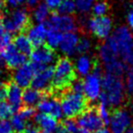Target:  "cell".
<instances>
[{"label": "cell", "instance_id": "obj_29", "mask_svg": "<svg viewBox=\"0 0 133 133\" xmlns=\"http://www.w3.org/2000/svg\"><path fill=\"white\" fill-rule=\"evenodd\" d=\"M1 19H0V50L4 48L5 46H7L8 44H10L12 41V33L8 32L4 29Z\"/></svg>", "mask_w": 133, "mask_h": 133}, {"label": "cell", "instance_id": "obj_34", "mask_svg": "<svg viewBox=\"0 0 133 133\" xmlns=\"http://www.w3.org/2000/svg\"><path fill=\"white\" fill-rule=\"evenodd\" d=\"M90 47H91L90 40L87 39V38H81V39H79L78 42H77L75 52H77L79 54L83 55V54H85V53H87L88 51L90 50Z\"/></svg>", "mask_w": 133, "mask_h": 133}, {"label": "cell", "instance_id": "obj_6", "mask_svg": "<svg viewBox=\"0 0 133 133\" xmlns=\"http://www.w3.org/2000/svg\"><path fill=\"white\" fill-rule=\"evenodd\" d=\"M54 75V66H45L43 70L36 72L30 82L31 87L51 96V88Z\"/></svg>", "mask_w": 133, "mask_h": 133}, {"label": "cell", "instance_id": "obj_26", "mask_svg": "<svg viewBox=\"0 0 133 133\" xmlns=\"http://www.w3.org/2000/svg\"><path fill=\"white\" fill-rule=\"evenodd\" d=\"M49 16V8L47 7L45 3H40L33 11V19L38 24L44 23Z\"/></svg>", "mask_w": 133, "mask_h": 133}, {"label": "cell", "instance_id": "obj_39", "mask_svg": "<svg viewBox=\"0 0 133 133\" xmlns=\"http://www.w3.org/2000/svg\"><path fill=\"white\" fill-rule=\"evenodd\" d=\"M8 94V83L0 82V101H5Z\"/></svg>", "mask_w": 133, "mask_h": 133}, {"label": "cell", "instance_id": "obj_25", "mask_svg": "<svg viewBox=\"0 0 133 133\" xmlns=\"http://www.w3.org/2000/svg\"><path fill=\"white\" fill-rule=\"evenodd\" d=\"M62 37H63V33L61 31L48 28V31H47V35H46L47 45L49 46V47H51L52 49H55V48L59 47L60 42L62 40Z\"/></svg>", "mask_w": 133, "mask_h": 133}, {"label": "cell", "instance_id": "obj_37", "mask_svg": "<svg viewBox=\"0 0 133 133\" xmlns=\"http://www.w3.org/2000/svg\"><path fill=\"white\" fill-rule=\"evenodd\" d=\"M125 85H126V90L129 94H133V65L130 66V68L127 70Z\"/></svg>", "mask_w": 133, "mask_h": 133}, {"label": "cell", "instance_id": "obj_41", "mask_svg": "<svg viewBox=\"0 0 133 133\" xmlns=\"http://www.w3.org/2000/svg\"><path fill=\"white\" fill-rule=\"evenodd\" d=\"M22 133H41V132H40V130H39L37 127L28 125V127L25 128V131H24V132H22Z\"/></svg>", "mask_w": 133, "mask_h": 133}, {"label": "cell", "instance_id": "obj_4", "mask_svg": "<svg viewBox=\"0 0 133 133\" xmlns=\"http://www.w3.org/2000/svg\"><path fill=\"white\" fill-rule=\"evenodd\" d=\"M101 84L103 92L106 95L108 106L117 107L124 99V84L121 76L106 74L102 76Z\"/></svg>", "mask_w": 133, "mask_h": 133}, {"label": "cell", "instance_id": "obj_15", "mask_svg": "<svg viewBox=\"0 0 133 133\" xmlns=\"http://www.w3.org/2000/svg\"><path fill=\"white\" fill-rule=\"evenodd\" d=\"M50 95H46L37 104V109L39 112L47 114L55 118H61L63 116L62 108L59 101L55 98H49Z\"/></svg>", "mask_w": 133, "mask_h": 133}, {"label": "cell", "instance_id": "obj_11", "mask_svg": "<svg viewBox=\"0 0 133 133\" xmlns=\"http://www.w3.org/2000/svg\"><path fill=\"white\" fill-rule=\"evenodd\" d=\"M102 76L92 72L90 75H85V78L82 80L83 95L88 101H95L98 99L102 88Z\"/></svg>", "mask_w": 133, "mask_h": 133}, {"label": "cell", "instance_id": "obj_16", "mask_svg": "<svg viewBox=\"0 0 133 133\" xmlns=\"http://www.w3.org/2000/svg\"><path fill=\"white\" fill-rule=\"evenodd\" d=\"M47 31H48V28L44 23L37 24L33 26H30L28 29V37L33 47H37L44 44Z\"/></svg>", "mask_w": 133, "mask_h": 133}, {"label": "cell", "instance_id": "obj_22", "mask_svg": "<svg viewBox=\"0 0 133 133\" xmlns=\"http://www.w3.org/2000/svg\"><path fill=\"white\" fill-rule=\"evenodd\" d=\"M94 66V61H92L86 55H81L75 63V71L78 72L80 75H89L90 71Z\"/></svg>", "mask_w": 133, "mask_h": 133}, {"label": "cell", "instance_id": "obj_43", "mask_svg": "<svg viewBox=\"0 0 133 133\" xmlns=\"http://www.w3.org/2000/svg\"><path fill=\"white\" fill-rule=\"evenodd\" d=\"M93 133H111V131L109 130L108 128H106V127H101V128H99V129H97L96 131H94Z\"/></svg>", "mask_w": 133, "mask_h": 133}, {"label": "cell", "instance_id": "obj_14", "mask_svg": "<svg viewBox=\"0 0 133 133\" xmlns=\"http://www.w3.org/2000/svg\"><path fill=\"white\" fill-rule=\"evenodd\" d=\"M30 60L32 63L47 66L51 63H53L56 58V54L54 52V49H52L51 47L47 44H42L40 46L35 47L32 51L30 52Z\"/></svg>", "mask_w": 133, "mask_h": 133}, {"label": "cell", "instance_id": "obj_45", "mask_svg": "<svg viewBox=\"0 0 133 133\" xmlns=\"http://www.w3.org/2000/svg\"><path fill=\"white\" fill-rule=\"evenodd\" d=\"M25 1L29 5V6H34V5L37 4L39 0H25Z\"/></svg>", "mask_w": 133, "mask_h": 133}, {"label": "cell", "instance_id": "obj_30", "mask_svg": "<svg viewBox=\"0 0 133 133\" xmlns=\"http://www.w3.org/2000/svg\"><path fill=\"white\" fill-rule=\"evenodd\" d=\"M109 106L105 103H100L97 107V112H98V116H100V118L102 119V121L104 122V124H109V121H110V111H109Z\"/></svg>", "mask_w": 133, "mask_h": 133}, {"label": "cell", "instance_id": "obj_47", "mask_svg": "<svg viewBox=\"0 0 133 133\" xmlns=\"http://www.w3.org/2000/svg\"><path fill=\"white\" fill-rule=\"evenodd\" d=\"M124 133H133V127H129L124 131Z\"/></svg>", "mask_w": 133, "mask_h": 133}, {"label": "cell", "instance_id": "obj_32", "mask_svg": "<svg viewBox=\"0 0 133 133\" xmlns=\"http://www.w3.org/2000/svg\"><path fill=\"white\" fill-rule=\"evenodd\" d=\"M107 11H108V5L104 1H99L92 6V13L95 17L105 16Z\"/></svg>", "mask_w": 133, "mask_h": 133}, {"label": "cell", "instance_id": "obj_23", "mask_svg": "<svg viewBox=\"0 0 133 133\" xmlns=\"http://www.w3.org/2000/svg\"><path fill=\"white\" fill-rule=\"evenodd\" d=\"M105 69H106L107 74H111L116 76H121L127 70V66L121 59H116L115 61L105 65Z\"/></svg>", "mask_w": 133, "mask_h": 133}, {"label": "cell", "instance_id": "obj_12", "mask_svg": "<svg viewBox=\"0 0 133 133\" xmlns=\"http://www.w3.org/2000/svg\"><path fill=\"white\" fill-rule=\"evenodd\" d=\"M36 74L33 63H26L17 68L13 75V81L21 88H28L30 85L34 75Z\"/></svg>", "mask_w": 133, "mask_h": 133}, {"label": "cell", "instance_id": "obj_36", "mask_svg": "<svg viewBox=\"0 0 133 133\" xmlns=\"http://www.w3.org/2000/svg\"><path fill=\"white\" fill-rule=\"evenodd\" d=\"M62 125L65 127L66 133H75L79 128L77 123L72 118H66L62 122Z\"/></svg>", "mask_w": 133, "mask_h": 133}, {"label": "cell", "instance_id": "obj_35", "mask_svg": "<svg viewBox=\"0 0 133 133\" xmlns=\"http://www.w3.org/2000/svg\"><path fill=\"white\" fill-rule=\"evenodd\" d=\"M19 116H21L24 119L28 121L31 117L35 116V109L33 107H29V106H24L23 108H20V110L17 112Z\"/></svg>", "mask_w": 133, "mask_h": 133}, {"label": "cell", "instance_id": "obj_42", "mask_svg": "<svg viewBox=\"0 0 133 133\" xmlns=\"http://www.w3.org/2000/svg\"><path fill=\"white\" fill-rule=\"evenodd\" d=\"M127 23H128V25L133 29V11L132 12H130L127 15Z\"/></svg>", "mask_w": 133, "mask_h": 133}, {"label": "cell", "instance_id": "obj_31", "mask_svg": "<svg viewBox=\"0 0 133 133\" xmlns=\"http://www.w3.org/2000/svg\"><path fill=\"white\" fill-rule=\"evenodd\" d=\"M95 0H75V7L81 13H87L92 9Z\"/></svg>", "mask_w": 133, "mask_h": 133}, {"label": "cell", "instance_id": "obj_13", "mask_svg": "<svg viewBox=\"0 0 133 133\" xmlns=\"http://www.w3.org/2000/svg\"><path fill=\"white\" fill-rule=\"evenodd\" d=\"M48 28L56 29L61 32H70L74 31L75 26V22L71 15H62V14H53L50 17L49 22L46 24Z\"/></svg>", "mask_w": 133, "mask_h": 133}, {"label": "cell", "instance_id": "obj_33", "mask_svg": "<svg viewBox=\"0 0 133 133\" xmlns=\"http://www.w3.org/2000/svg\"><path fill=\"white\" fill-rule=\"evenodd\" d=\"M13 114L14 112L9 103L5 101H0V119H8Z\"/></svg>", "mask_w": 133, "mask_h": 133}, {"label": "cell", "instance_id": "obj_38", "mask_svg": "<svg viewBox=\"0 0 133 133\" xmlns=\"http://www.w3.org/2000/svg\"><path fill=\"white\" fill-rule=\"evenodd\" d=\"M12 125L11 122L7 119H0V133H12Z\"/></svg>", "mask_w": 133, "mask_h": 133}, {"label": "cell", "instance_id": "obj_3", "mask_svg": "<svg viewBox=\"0 0 133 133\" xmlns=\"http://www.w3.org/2000/svg\"><path fill=\"white\" fill-rule=\"evenodd\" d=\"M63 115L66 118H75L82 115L88 109V100L80 93L68 89L60 94Z\"/></svg>", "mask_w": 133, "mask_h": 133}, {"label": "cell", "instance_id": "obj_10", "mask_svg": "<svg viewBox=\"0 0 133 133\" xmlns=\"http://www.w3.org/2000/svg\"><path fill=\"white\" fill-rule=\"evenodd\" d=\"M88 29L98 38H108L112 31V21L109 17H95L88 21Z\"/></svg>", "mask_w": 133, "mask_h": 133}, {"label": "cell", "instance_id": "obj_40", "mask_svg": "<svg viewBox=\"0 0 133 133\" xmlns=\"http://www.w3.org/2000/svg\"><path fill=\"white\" fill-rule=\"evenodd\" d=\"M63 0H44V3L49 9H57Z\"/></svg>", "mask_w": 133, "mask_h": 133}, {"label": "cell", "instance_id": "obj_5", "mask_svg": "<svg viewBox=\"0 0 133 133\" xmlns=\"http://www.w3.org/2000/svg\"><path fill=\"white\" fill-rule=\"evenodd\" d=\"M4 29L10 33L24 32L30 28V18L25 9H17L1 19Z\"/></svg>", "mask_w": 133, "mask_h": 133}, {"label": "cell", "instance_id": "obj_18", "mask_svg": "<svg viewBox=\"0 0 133 133\" xmlns=\"http://www.w3.org/2000/svg\"><path fill=\"white\" fill-rule=\"evenodd\" d=\"M22 88L17 85L14 81H10L8 83V94H7V99H8L9 105L11 106L13 112H18L22 107L23 101H22Z\"/></svg>", "mask_w": 133, "mask_h": 133}, {"label": "cell", "instance_id": "obj_8", "mask_svg": "<svg viewBox=\"0 0 133 133\" xmlns=\"http://www.w3.org/2000/svg\"><path fill=\"white\" fill-rule=\"evenodd\" d=\"M77 126L79 128L85 129L87 131L94 132L97 129L104 126V122L98 116L97 110L94 108H88L82 115L77 116Z\"/></svg>", "mask_w": 133, "mask_h": 133}, {"label": "cell", "instance_id": "obj_17", "mask_svg": "<svg viewBox=\"0 0 133 133\" xmlns=\"http://www.w3.org/2000/svg\"><path fill=\"white\" fill-rule=\"evenodd\" d=\"M34 121L41 133H54L57 127V118L50 115L39 112L34 116Z\"/></svg>", "mask_w": 133, "mask_h": 133}, {"label": "cell", "instance_id": "obj_27", "mask_svg": "<svg viewBox=\"0 0 133 133\" xmlns=\"http://www.w3.org/2000/svg\"><path fill=\"white\" fill-rule=\"evenodd\" d=\"M11 125H12V129L16 133H22L24 132L25 128L28 127V121L24 119L21 116L16 114L12 116Z\"/></svg>", "mask_w": 133, "mask_h": 133}, {"label": "cell", "instance_id": "obj_19", "mask_svg": "<svg viewBox=\"0 0 133 133\" xmlns=\"http://www.w3.org/2000/svg\"><path fill=\"white\" fill-rule=\"evenodd\" d=\"M78 40V35L75 32H74V31L66 32L65 34H63L62 40L60 42L59 47L64 54L71 56V55L75 54Z\"/></svg>", "mask_w": 133, "mask_h": 133}, {"label": "cell", "instance_id": "obj_46", "mask_svg": "<svg viewBox=\"0 0 133 133\" xmlns=\"http://www.w3.org/2000/svg\"><path fill=\"white\" fill-rule=\"evenodd\" d=\"M75 133H89V131L85 130V129H82V128H78Z\"/></svg>", "mask_w": 133, "mask_h": 133}, {"label": "cell", "instance_id": "obj_9", "mask_svg": "<svg viewBox=\"0 0 133 133\" xmlns=\"http://www.w3.org/2000/svg\"><path fill=\"white\" fill-rule=\"evenodd\" d=\"M132 122L131 116L125 110H116L110 116V129L111 133H124L130 127Z\"/></svg>", "mask_w": 133, "mask_h": 133}, {"label": "cell", "instance_id": "obj_48", "mask_svg": "<svg viewBox=\"0 0 133 133\" xmlns=\"http://www.w3.org/2000/svg\"><path fill=\"white\" fill-rule=\"evenodd\" d=\"M3 60H2V59H1V57H0V65H1V66H2V65H3Z\"/></svg>", "mask_w": 133, "mask_h": 133}, {"label": "cell", "instance_id": "obj_7", "mask_svg": "<svg viewBox=\"0 0 133 133\" xmlns=\"http://www.w3.org/2000/svg\"><path fill=\"white\" fill-rule=\"evenodd\" d=\"M0 57L5 65L11 70H16L26 62V55L21 53L11 43L0 50Z\"/></svg>", "mask_w": 133, "mask_h": 133}, {"label": "cell", "instance_id": "obj_21", "mask_svg": "<svg viewBox=\"0 0 133 133\" xmlns=\"http://www.w3.org/2000/svg\"><path fill=\"white\" fill-rule=\"evenodd\" d=\"M13 45L16 47L21 53L25 55H29L32 51L33 46L31 42L29 41V37L24 33H19L13 39Z\"/></svg>", "mask_w": 133, "mask_h": 133}, {"label": "cell", "instance_id": "obj_44", "mask_svg": "<svg viewBox=\"0 0 133 133\" xmlns=\"http://www.w3.org/2000/svg\"><path fill=\"white\" fill-rule=\"evenodd\" d=\"M5 4L4 0H0V19L3 17V10H4Z\"/></svg>", "mask_w": 133, "mask_h": 133}, {"label": "cell", "instance_id": "obj_2", "mask_svg": "<svg viewBox=\"0 0 133 133\" xmlns=\"http://www.w3.org/2000/svg\"><path fill=\"white\" fill-rule=\"evenodd\" d=\"M76 79L75 66L66 57L60 58L54 66V75L51 88V95L61 94L70 89L72 82Z\"/></svg>", "mask_w": 133, "mask_h": 133}, {"label": "cell", "instance_id": "obj_49", "mask_svg": "<svg viewBox=\"0 0 133 133\" xmlns=\"http://www.w3.org/2000/svg\"><path fill=\"white\" fill-rule=\"evenodd\" d=\"M131 110H132V112H133V103H132V105H131Z\"/></svg>", "mask_w": 133, "mask_h": 133}, {"label": "cell", "instance_id": "obj_28", "mask_svg": "<svg viewBox=\"0 0 133 133\" xmlns=\"http://www.w3.org/2000/svg\"><path fill=\"white\" fill-rule=\"evenodd\" d=\"M57 9H58L59 14H62V15H71L76 10L75 0H63Z\"/></svg>", "mask_w": 133, "mask_h": 133}, {"label": "cell", "instance_id": "obj_24", "mask_svg": "<svg viewBox=\"0 0 133 133\" xmlns=\"http://www.w3.org/2000/svg\"><path fill=\"white\" fill-rule=\"evenodd\" d=\"M99 55H100V59L103 62L104 66L109 64V63L112 62V61H115L116 59H119L117 57V55L110 48V46L106 42L99 48Z\"/></svg>", "mask_w": 133, "mask_h": 133}, {"label": "cell", "instance_id": "obj_1", "mask_svg": "<svg viewBox=\"0 0 133 133\" xmlns=\"http://www.w3.org/2000/svg\"><path fill=\"white\" fill-rule=\"evenodd\" d=\"M106 43L126 66L133 65V35L126 26H119Z\"/></svg>", "mask_w": 133, "mask_h": 133}, {"label": "cell", "instance_id": "obj_20", "mask_svg": "<svg viewBox=\"0 0 133 133\" xmlns=\"http://www.w3.org/2000/svg\"><path fill=\"white\" fill-rule=\"evenodd\" d=\"M46 95L41 91H38L34 88H25V91L22 94V101L24 103V106H29V107H33L37 105Z\"/></svg>", "mask_w": 133, "mask_h": 133}]
</instances>
